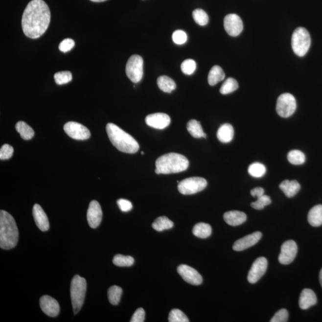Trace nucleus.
<instances>
[{
  "label": "nucleus",
  "mask_w": 322,
  "mask_h": 322,
  "mask_svg": "<svg viewBox=\"0 0 322 322\" xmlns=\"http://www.w3.org/2000/svg\"><path fill=\"white\" fill-rule=\"evenodd\" d=\"M51 13L43 0H32L24 9L22 26L24 35L36 39L45 33L50 23Z\"/></svg>",
  "instance_id": "1"
},
{
  "label": "nucleus",
  "mask_w": 322,
  "mask_h": 322,
  "mask_svg": "<svg viewBox=\"0 0 322 322\" xmlns=\"http://www.w3.org/2000/svg\"><path fill=\"white\" fill-rule=\"evenodd\" d=\"M19 231L14 218L9 212L0 211V247L10 250L18 244Z\"/></svg>",
  "instance_id": "2"
},
{
  "label": "nucleus",
  "mask_w": 322,
  "mask_h": 322,
  "mask_svg": "<svg viewBox=\"0 0 322 322\" xmlns=\"http://www.w3.org/2000/svg\"><path fill=\"white\" fill-rule=\"evenodd\" d=\"M106 128L109 140L119 151L135 154L138 151L140 147L138 141L121 128L113 123H108Z\"/></svg>",
  "instance_id": "3"
},
{
  "label": "nucleus",
  "mask_w": 322,
  "mask_h": 322,
  "mask_svg": "<svg viewBox=\"0 0 322 322\" xmlns=\"http://www.w3.org/2000/svg\"><path fill=\"white\" fill-rule=\"evenodd\" d=\"M157 174L179 173L186 170L189 167V161L184 155L176 153H170L158 158L155 162Z\"/></svg>",
  "instance_id": "4"
},
{
  "label": "nucleus",
  "mask_w": 322,
  "mask_h": 322,
  "mask_svg": "<svg viewBox=\"0 0 322 322\" xmlns=\"http://www.w3.org/2000/svg\"><path fill=\"white\" fill-rule=\"evenodd\" d=\"M86 290V280L79 275H75L73 277L70 284V297H71L73 313L75 315L80 312L83 307Z\"/></svg>",
  "instance_id": "5"
},
{
  "label": "nucleus",
  "mask_w": 322,
  "mask_h": 322,
  "mask_svg": "<svg viewBox=\"0 0 322 322\" xmlns=\"http://www.w3.org/2000/svg\"><path fill=\"white\" fill-rule=\"evenodd\" d=\"M310 45V35L306 29L299 27L295 30L292 37V47L297 56H305L309 50Z\"/></svg>",
  "instance_id": "6"
},
{
  "label": "nucleus",
  "mask_w": 322,
  "mask_h": 322,
  "mask_svg": "<svg viewBox=\"0 0 322 322\" xmlns=\"http://www.w3.org/2000/svg\"><path fill=\"white\" fill-rule=\"evenodd\" d=\"M207 180L202 177H190L183 180L178 185V190L183 195L195 194L207 187Z\"/></svg>",
  "instance_id": "7"
},
{
  "label": "nucleus",
  "mask_w": 322,
  "mask_h": 322,
  "mask_svg": "<svg viewBox=\"0 0 322 322\" xmlns=\"http://www.w3.org/2000/svg\"><path fill=\"white\" fill-rule=\"evenodd\" d=\"M126 74L134 83H138L142 79L143 75V60L137 54L131 56L125 68Z\"/></svg>",
  "instance_id": "8"
},
{
  "label": "nucleus",
  "mask_w": 322,
  "mask_h": 322,
  "mask_svg": "<svg viewBox=\"0 0 322 322\" xmlns=\"http://www.w3.org/2000/svg\"><path fill=\"white\" fill-rule=\"evenodd\" d=\"M297 108L296 98L289 93L281 94L277 100L276 111L281 117L288 118L293 115Z\"/></svg>",
  "instance_id": "9"
},
{
  "label": "nucleus",
  "mask_w": 322,
  "mask_h": 322,
  "mask_svg": "<svg viewBox=\"0 0 322 322\" xmlns=\"http://www.w3.org/2000/svg\"><path fill=\"white\" fill-rule=\"evenodd\" d=\"M64 128L65 133L75 140H87L91 136L88 128L78 122H68L64 125Z\"/></svg>",
  "instance_id": "10"
},
{
  "label": "nucleus",
  "mask_w": 322,
  "mask_h": 322,
  "mask_svg": "<svg viewBox=\"0 0 322 322\" xmlns=\"http://www.w3.org/2000/svg\"><path fill=\"white\" fill-rule=\"evenodd\" d=\"M267 260L265 257H259L253 262L248 275V280L251 283H255L266 274Z\"/></svg>",
  "instance_id": "11"
},
{
  "label": "nucleus",
  "mask_w": 322,
  "mask_h": 322,
  "mask_svg": "<svg viewBox=\"0 0 322 322\" xmlns=\"http://www.w3.org/2000/svg\"><path fill=\"white\" fill-rule=\"evenodd\" d=\"M297 252L298 247L296 242L289 240L283 243L279 255V263L284 265L291 264L296 258Z\"/></svg>",
  "instance_id": "12"
},
{
  "label": "nucleus",
  "mask_w": 322,
  "mask_h": 322,
  "mask_svg": "<svg viewBox=\"0 0 322 322\" xmlns=\"http://www.w3.org/2000/svg\"><path fill=\"white\" fill-rule=\"evenodd\" d=\"M224 26L226 32L231 37L238 36L244 29L242 19L236 14L226 16L224 19Z\"/></svg>",
  "instance_id": "13"
},
{
  "label": "nucleus",
  "mask_w": 322,
  "mask_h": 322,
  "mask_svg": "<svg viewBox=\"0 0 322 322\" xmlns=\"http://www.w3.org/2000/svg\"><path fill=\"white\" fill-rule=\"evenodd\" d=\"M177 272L185 282L191 285H199L203 283V277L192 267L182 264L177 268Z\"/></svg>",
  "instance_id": "14"
},
{
  "label": "nucleus",
  "mask_w": 322,
  "mask_h": 322,
  "mask_svg": "<svg viewBox=\"0 0 322 322\" xmlns=\"http://www.w3.org/2000/svg\"><path fill=\"white\" fill-rule=\"evenodd\" d=\"M102 210L99 203L96 201H92L90 204L87 215L90 227L97 228L102 222Z\"/></svg>",
  "instance_id": "15"
},
{
  "label": "nucleus",
  "mask_w": 322,
  "mask_h": 322,
  "mask_svg": "<svg viewBox=\"0 0 322 322\" xmlns=\"http://www.w3.org/2000/svg\"><path fill=\"white\" fill-rule=\"evenodd\" d=\"M146 123L149 127L162 130L170 124L171 118L167 114L155 113L149 115L145 119Z\"/></svg>",
  "instance_id": "16"
},
{
  "label": "nucleus",
  "mask_w": 322,
  "mask_h": 322,
  "mask_svg": "<svg viewBox=\"0 0 322 322\" xmlns=\"http://www.w3.org/2000/svg\"><path fill=\"white\" fill-rule=\"evenodd\" d=\"M40 307L43 312L50 317H56L60 312V305L55 299L49 296L40 299Z\"/></svg>",
  "instance_id": "17"
},
{
  "label": "nucleus",
  "mask_w": 322,
  "mask_h": 322,
  "mask_svg": "<svg viewBox=\"0 0 322 322\" xmlns=\"http://www.w3.org/2000/svg\"><path fill=\"white\" fill-rule=\"evenodd\" d=\"M262 233L260 231L248 234L234 242L233 249L236 251H242L248 249L257 244L261 239Z\"/></svg>",
  "instance_id": "18"
},
{
  "label": "nucleus",
  "mask_w": 322,
  "mask_h": 322,
  "mask_svg": "<svg viewBox=\"0 0 322 322\" xmlns=\"http://www.w3.org/2000/svg\"><path fill=\"white\" fill-rule=\"evenodd\" d=\"M32 214L35 224L42 231H47L50 228L48 217L44 211L42 207L38 204H35L32 209Z\"/></svg>",
  "instance_id": "19"
},
{
  "label": "nucleus",
  "mask_w": 322,
  "mask_h": 322,
  "mask_svg": "<svg viewBox=\"0 0 322 322\" xmlns=\"http://www.w3.org/2000/svg\"><path fill=\"white\" fill-rule=\"evenodd\" d=\"M317 303V297L310 289H304L302 291L299 299V306L302 310H307Z\"/></svg>",
  "instance_id": "20"
},
{
  "label": "nucleus",
  "mask_w": 322,
  "mask_h": 322,
  "mask_svg": "<svg viewBox=\"0 0 322 322\" xmlns=\"http://www.w3.org/2000/svg\"><path fill=\"white\" fill-rule=\"evenodd\" d=\"M224 220L229 225L236 226L242 225L246 222L247 215L239 211H230L224 214Z\"/></svg>",
  "instance_id": "21"
},
{
  "label": "nucleus",
  "mask_w": 322,
  "mask_h": 322,
  "mask_svg": "<svg viewBox=\"0 0 322 322\" xmlns=\"http://www.w3.org/2000/svg\"><path fill=\"white\" fill-rule=\"evenodd\" d=\"M279 187L288 198L294 197L300 190V184L296 180H285L279 185Z\"/></svg>",
  "instance_id": "22"
},
{
  "label": "nucleus",
  "mask_w": 322,
  "mask_h": 322,
  "mask_svg": "<svg viewBox=\"0 0 322 322\" xmlns=\"http://www.w3.org/2000/svg\"><path fill=\"white\" fill-rule=\"evenodd\" d=\"M217 136L221 142L228 143L233 140L234 130L232 125L225 124L221 125L217 131Z\"/></svg>",
  "instance_id": "23"
},
{
  "label": "nucleus",
  "mask_w": 322,
  "mask_h": 322,
  "mask_svg": "<svg viewBox=\"0 0 322 322\" xmlns=\"http://www.w3.org/2000/svg\"><path fill=\"white\" fill-rule=\"evenodd\" d=\"M308 222L313 227H319L322 225V205H318L310 210Z\"/></svg>",
  "instance_id": "24"
},
{
  "label": "nucleus",
  "mask_w": 322,
  "mask_h": 322,
  "mask_svg": "<svg viewBox=\"0 0 322 322\" xmlns=\"http://www.w3.org/2000/svg\"><path fill=\"white\" fill-rule=\"evenodd\" d=\"M225 78V73L222 68L218 65H215L210 70L208 76V81L210 86L216 85L218 83L222 81Z\"/></svg>",
  "instance_id": "25"
},
{
  "label": "nucleus",
  "mask_w": 322,
  "mask_h": 322,
  "mask_svg": "<svg viewBox=\"0 0 322 322\" xmlns=\"http://www.w3.org/2000/svg\"><path fill=\"white\" fill-rule=\"evenodd\" d=\"M187 129L193 138H207V135L204 132L200 122L196 120L192 119L188 122Z\"/></svg>",
  "instance_id": "26"
},
{
  "label": "nucleus",
  "mask_w": 322,
  "mask_h": 322,
  "mask_svg": "<svg viewBox=\"0 0 322 322\" xmlns=\"http://www.w3.org/2000/svg\"><path fill=\"white\" fill-rule=\"evenodd\" d=\"M212 233L211 226L208 224L199 223L196 224L193 229V233L199 238L206 239L211 235Z\"/></svg>",
  "instance_id": "27"
},
{
  "label": "nucleus",
  "mask_w": 322,
  "mask_h": 322,
  "mask_svg": "<svg viewBox=\"0 0 322 322\" xmlns=\"http://www.w3.org/2000/svg\"><path fill=\"white\" fill-rule=\"evenodd\" d=\"M157 84L162 92L171 93L176 88V84L171 78L167 76H161L158 78Z\"/></svg>",
  "instance_id": "28"
},
{
  "label": "nucleus",
  "mask_w": 322,
  "mask_h": 322,
  "mask_svg": "<svg viewBox=\"0 0 322 322\" xmlns=\"http://www.w3.org/2000/svg\"><path fill=\"white\" fill-rule=\"evenodd\" d=\"M16 130L20 134L23 140H29L34 137V131L23 121H19L16 125Z\"/></svg>",
  "instance_id": "29"
},
{
  "label": "nucleus",
  "mask_w": 322,
  "mask_h": 322,
  "mask_svg": "<svg viewBox=\"0 0 322 322\" xmlns=\"http://www.w3.org/2000/svg\"><path fill=\"white\" fill-rule=\"evenodd\" d=\"M174 223L165 216L160 217L152 224V228L158 231H162L173 228Z\"/></svg>",
  "instance_id": "30"
},
{
  "label": "nucleus",
  "mask_w": 322,
  "mask_h": 322,
  "mask_svg": "<svg viewBox=\"0 0 322 322\" xmlns=\"http://www.w3.org/2000/svg\"><path fill=\"white\" fill-rule=\"evenodd\" d=\"M122 294V289L118 286L114 285L109 288L108 294L111 304L114 305L118 304L121 298Z\"/></svg>",
  "instance_id": "31"
},
{
  "label": "nucleus",
  "mask_w": 322,
  "mask_h": 322,
  "mask_svg": "<svg viewBox=\"0 0 322 322\" xmlns=\"http://www.w3.org/2000/svg\"><path fill=\"white\" fill-rule=\"evenodd\" d=\"M288 160L292 164L299 165L303 164L305 161L304 153L299 150H293L288 153Z\"/></svg>",
  "instance_id": "32"
},
{
  "label": "nucleus",
  "mask_w": 322,
  "mask_h": 322,
  "mask_svg": "<svg viewBox=\"0 0 322 322\" xmlns=\"http://www.w3.org/2000/svg\"><path fill=\"white\" fill-rule=\"evenodd\" d=\"M239 85L235 79L233 78H229L223 84L220 92L221 94H228L233 92L238 89Z\"/></svg>",
  "instance_id": "33"
},
{
  "label": "nucleus",
  "mask_w": 322,
  "mask_h": 322,
  "mask_svg": "<svg viewBox=\"0 0 322 322\" xmlns=\"http://www.w3.org/2000/svg\"><path fill=\"white\" fill-rule=\"evenodd\" d=\"M248 173L251 176L255 178H260L266 173V166L260 162H254L248 168Z\"/></svg>",
  "instance_id": "34"
},
{
  "label": "nucleus",
  "mask_w": 322,
  "mask_h": 322,
  "mask_svg": "<svg viewBox=\"0 0 322 322\" xmlns=\"http://www.w3.org/2000/svg\"><path fill=\"white\" fill-rule=\"evenodd\" d=\"M135 260L131 256L117 254L114 256L113 263L118 267H130L133 265Z\"/></svg>",
  "instance_id": "35"
},
{
  "label": "nucleus",
  "mask_w": 322,
  "mask_h": 322,
  "mask_svg": "<svg viewBox=\"0 0 322 322\" xmlns=\"http://www.w3.org/2000/svg\"><path fill=\"white\" fill-rule=\"evenodd\" d=\"M193 18L199 25L205 26L208 23V15L203 9H197L193 11Z\"/></svg>",
  "instance_id": "36"
},
{
  "label": "nucleus",
  "mask_w": 322,
  "mask_h": 322,
  "mask_svg": "<svg viewBox=\"0 0 322 322\" xmlns=\"http://www.w3.org/2000/svg\"><path fill=\"white\" fill-rule=\"evenodd\" d=\"M54 81L58 85L69 83L72 80V73L69 71L57 72L54 75Z\"/></svg>",
  "instance_id": "37"
},
{
  "label": "nucleus",
  "mask_w": 322,
  "mask_h": 322,
  "mask_svg": "<svg viewBox=\"0 0 322 322\" xmlns=\"http://www.w3.org/2000/svg\"><path fill=\"white\" fill-rule=\"evenodd\" d=\"M170 322H189L190 321L185 314L179 309L172 310L169 315Z\"/></svg>",
  "instance_id": "38"
},
{
  "label": "nucleus",
  "mask_w": 322,
  "mask_h": 322,
  "mask_svg": "<svg viewBox=\"0 0 322 322\" xmlns=\"http://www.w3.org/2000/svg\"><path fill=\"white\" fill-rule=\"evenodd\" d=\"M272 203L271 199L269 196L263 195L257 198V200L251 203V206L253 208L258 210L264 209V207L269 206Z\"/></svg>",
  "instance_id": "39"
},
{
  "label": "nucleus",
  "mask_w": 322,
  "mask_h": 322,
  "mask_svg": "<svg viewBox=\"0 0 322 322\" xmlns=\"http://www.w3.org/2000/svg\"><path fill=\"white\" fill-rule=\"evenodd\" d=\"M196 69V64L192 59H187L182 63L181 69L185 75H192Z\"/></svg>",
  "instance_id": "40"
},
{
  "label": "nucleus",
  "mask_w": 322,
  "mask_h": 322,
  "mask_svg": "<svg viewBox=\"0 0 322 322\" xmlns=\"http://www.w3.org/2000/svg\"><path fill=\"white\" fill-rule=\"evenodd\" d=\"M172 38H173V42L176 45H182L187 42V36L184 31H182V30H177L174 32Z\"/></svg>",
  "instance_id": "41"
},
{
  "label": "nucleus",
  "mask_w": 322,
  "mask_h": 322,
  "mask_svg": "<svg viewBox=\"0 0 322 322\" xmlns=\"http://www.w3.org/2000/svg\"><path fill=\"white\" fill-rule=\"evenodd\" d=\"M13 147L8 144H5L0 149V159L1 160H7L12 158L13 154Z\"/></svg>",
  "instance_id": "42"
},
{
  "label": "nucleus",
  "mask_w": 322,
  "mask_h": 322,
  "mask_svg": "<svg viewBox=\"0 0 322 322\" xmlns=\"http://www.w3.org/2000/svg\"><path fill=\"white\" fill-rule=\"evenodd\" d=\"M289 314L288 311L284 308L281 309L275 314L274 317L270 320L271 322H288Z\"/></svg>",
  "instance_id": "43"
},
{
  "label": "nucleus",
  "mask_w": 322,
  "mask_h": 322,
  "mask_svg": "<svg viewBox=\"0 0 322 322\" xmlns=\"http://www.w3.org/2000/svg\"><path fill=\"white\" fill-rule=\"evenodd\" d=\"M75 42L70 38H67L62 41L59 46V50L62 52L67 53L68 51L71 50L74 47Z\"/></svg>",
  "instance_id": "44"
},
{
  "label": "nucleus",
  "mask_w": 322,
  "mask_h": 322,
  "mask_svg": "<svg viewBox=\"0 0 322 322\" xmlns=\"http://www.w3.org/2000/svg\"><path fill=\"white\" fill-rule=\"evenodd\" d=\"M117 204L120 209L122 212H128L131 211L133 208L132 203L130 201L124 199H119L117 201Z\"/></svg>",
  "instance_id": "45"
},
{
  "label": "nucleus",
  "mask_w": 322,
  "mask_h": 322,
  "mask_svg": "<svg viewBox=\"0 0 322 322\" xmlns=\"http://www.w3.org/2000/svg\"><path fill=\"white\" fill-rule=\"evenodd\" d=\"M145 319V312L143 308H139L136 310L135 313L133 315L131 322H143Z\"/></svg>",
  "instance_id": "46"
},
{
  "label": "nucleus",
  "mask_w": 322,
  "mask_h": 322,
  "mask_svg": "<svg viewBox=\"0 0 322 322\" xmlns=\"http://www.w3.org/2000/svg\"><path fill=\"white\" fill-rule=\"evenodd\" d=\"M251 195L253 197L260 198L264 195V190L262 187H255L251 190Z\"/></svg>",
  "instance_id": "47"
},
{
  "label": "nucleus",
  "mask_w": 322,
  "mask_h": 322,
  "mask_svg": "<svg viewBox=\"0 0 322 322\" xmlns=\"http://www.w3.org/2000/svg\"><path fill=\"white\" fill-rule=\"evenodd\" d=\"M319 280H320V283L322 287V269L321 270L320 274H319Z\"/></svg>",
  "instance_id": "48"
},
{
  "label": "nucleus",
  "mask_w": 322,
  "mask_h": 322,
  "mask_svg": "<svg viewBox=\"0 0 322 322\" xmlns=\"http://www.w3.org/2000/svg\"><path fill=\"white\" fill-rule=\"evenodd\" d=\"M90 1H92V2H103V1H107V0H90Z\"/></svg>",
  "instance_id": "49"
},
{
  "label": "nucleus",
  "mask_w": 322,
  "mask_h": 322,
  "mask_svg": "<svg viewBox=\"0 0 322 322\" xmlns=\"http://www.w3.org/2000/svg\"><path fill=\"white\" fill-rule=\"evenodd\" d=\"M141 154L144 155V152H141Z\"/></svg>",
  "instance_id": "50"
}]
</instances>
